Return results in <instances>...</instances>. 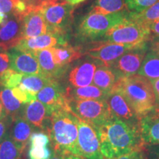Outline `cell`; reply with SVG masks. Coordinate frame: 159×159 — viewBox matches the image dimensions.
Instances as JSON below:
<instances>
[{
    "label": "cell",
    "mask_w": 159,
    "mask_h": 159,
    "mask_svg": "<svg viewBox=\"0 0 159 159\" xmlns=\"http://www.w3.org/2000/svg\"><path fill=\"white\" fill-rule=\"evenodd\" d=\"M11 91L15 98H16L22 104H28L37 99L36 94L24 88L20 84L15 88L12 89Z\"/></svg>",
    "instance_id": "obj_33"
},
{
    "label": "cell",
    "mask_w": 159,
    "mask_h": 159,
    "mask_svg": "<svg viewBox=\"0 0 159 159\" xmlns=\"http://www.w3.org/2000/svg\"><path fill=\"white\" fill-rule=\"evenodd\" d=\"M111 91L120 93L140 118L155 110L153 86L150 80L142 75L119 78Z\"/></svg>",
    "instance_id": "obj_2"
},
{
    "label": "cell",
    "mask_w": 159,
    "mask_h": 159,
    "mask_svg": "<svg viewBox=\"0 0 159 159\" xmlns=\"http://www.w3.org/2000/svg\"><path fill=\"white\" fill-rule=\"evenodd\" d=\"M52 152L46 148H30L28 151L29 159H49L51 157Z\"/></svg>",
    "instance_id": "obj_35"
},
{
    "label": "cell",
    "mask_w": 159,
    "mask_h": 159,
    "mask_svg": "<svg viewBox=\"0 0 159 159\" xmlns=\"http://www.w3.org/2000/svg\"><path fill=\"white\" fill-rule=\"evenodd\" d=\"M128 11L125 0H96L90 12L108 15Z\"/></svg>",
    "instance_id": "obj_27"
},
{
    "label": "cell",
    "mask_w": 159,
    "mask_h": 159,
    "mask_svg": "<svg viewBox=\"0 0 159 159\" xmlns=\"http://www.w3.org/2000/svg\"><path fill=\"white\" fill-rule=\"evenodd\" d=\"M147 159H159V144L143 145Z\"/></svg>",
    "instance_id": "obj_38"
},
{
    "label": "cell",
    "mask_w": 159,
    "mask_h": 159,
    "mask_svg": "<svg viewBox=\"0 0 159 159\" xmlns=\"http://www.w3.org/2000/svg\"><path fill=\"white\" fill-rule=\"evenodd\" d=\"M0 11L5 15L18 13L11 0H0Z\"/></svg>",
    "instance_id": "obj_39"
},
{
    "label": "cell",
    "mask_w": 159,
    "mask_h": 159,
    "mask_svg": "<svg viewBox=\"0 0 159 159\" xmlns=\"http://www.w3.org/2000/svg\"><path fill=\"white\" fill-rule=\"evenodd\" d=\"M104 159H116L143 146L139 126L112 116L95 128Z\"/></svg>",
    "instance_id": "obj_1"
},
{
    "label": "cell",
    "mask_w": 159,
    "mask_h": 159,
    "mask_svg": "<svg viewBox=\"0 0 159 159\" xmlns=\"http://www.w3.org/2000/svg\"><path fill=\"white\" fill-rule=\"evenodd\" d=\"M77 145L80 156L84 159H104L95 129L88 122L79 118Z\"/></svg>",
    "instance_id": "obj_8"
},
{
    "label": "cell",
    "mask_w": 159,
    "mask_h": 159,
    "mask_svg": "<svg viewBox=\"0 0 159 159\" xmlns=\"http://www.w3.org/2000/svg\"><path fill=\"white\" fill-rule=\"evenodd\" d=\"M51 121L48 136L53 151L80 156L77 145L78 118L70 110L61 109L52 113Z\"/></svg>",
    "instance_id": "obj_3"
},
{
    "label": "cell",
    "mask_w": 159,
    "mask_h": 159,
    "mask_svg": "<svg viewBox=\"0 0 159 159\" xmlns=\"http://www.w3.org/2000/svg\"><path fill=\"white\" fill-rule=\"evenodd\" d=\"M64 1H66V2H69V3H71V2H72V0H64Z\"/></svg>",
    "instance_id": "obj_51"
},
{
    "label": "cell",
    "mask_w": 159,
    "mask_h": 159,
    "mask_svg": "<svg viewBox=\"0 0 159 159\" xmlns=\"http://www.w3.org/2000/svg\"><path fill=\"white\" fill-rule=\"evenodd\" d=\"M150 51L159 56V37L150 40Z\"/></svg>",
    "instance_id": "obj_43"
},
{
    "label": "cell",
    "mask_w": 159,
    "mask_h": 159,
    "mask_svg": "<svg viewBox=\"0 0 159 159\" xmlns=\"http://www.w3.org/2000/svg\"><path fill=\"white\" fill-rule=\"evenodd\" d=\"M126 11L112 14L102 15L89 12L81 18L76 26V36L80 41H94L103 39L111 27L129 16Z\"/></svg>",
    "instance_id": "obj_4"
},
{
    "label": "cell",
    "mask_w": 159,
    "mask_h": 159,
    "mask_svg": "<svg viewBox=\"0 0 159 159\" xmlns=\"http://www.w3.org/2000/svg\"><path fill=\"white\" fill-rule=\"evenodd\" d=\"M30 148H46L50 142L49 136L43 132L33 133L30 138Z\"/></svg>",
    "instance_id": "obj_34"
},
{
    "label": "cell",
    "mask_w": 159,
    "mask_h": 159,
    "mask_svg": "<svg viewBox=\"0 0 159 159\" xmlns=\"http://www.w3.org/2000/svg\"><path fill=\"white\" fill-rule=\"evenodd\" d=\"M55 80H57L49 78L43 75H24L20 85L37 95L38 92L43 87L50 84Z\"/></svg>",
    "instance_id": "obj_28"
},
{
    "label": "cell",
    "mask_w": 159,
    "mask_h": 159,
    "mask_svg": "<svg viewBox=\"0 0 159 159\" xmlns=\"http://www.w3.org/2000/svg\"><path fill=\"white\" fill-rule=\"evenodd\" d=\"M105 100L108 105L112 116L130 125L139 126L140 117H139L138 115L135 113L128 101L120 93L115 91H111Z\"/></svg>",
    "instance_id": "obj_14"
},
{
    "label": "cell",
    "mask_w": 159,
    "mask_h": 159,
    "mask_svg": "<svg viewBox=\"0 0 159 159\" xmlns=\"http://www.w3.org/2000/svg\"><path fill=\"white\" fill-rule=\"evenodd\" d=\"M83 1H85V0H72V2H71V5H77V4L82 2H83Z\"/></svg>",
    "instance_id": "obj_49"
},
{
    "label": "cell",
    "mask_w": 159,
    "mask_h": 159,
    "mask_svg": "<svg viewBox=\"0 0 159 159\" xmlns=\"http://www.w3.org/2000/svg\"><path fill=\"white\" fill-rule=\"evenodd\" d=\"M100 65L102 64L98 61L89 56L80 60L71 67L68 74L69 86L80 88L92 84L95 71Z\"/></svg>",
    "instance_id": "obj_10"
},
{
    "label": "cell",
    "mask_w": 159,
    "mask_h": 159,
    "mask_svg": "<svg viewBox=\"0 0 159 159\" xmlns=\"http://www.w3.org/2000/svg\"><path fill=\"white\" fill-rule=\"evenodd\" d=\"M23 74L11 69H7L0 77V85L6 89H13L21 83Z\"/></svg>",
    "instance_id": "obj_31"
},
{
    "label": "cell",
    "mask_w": 159,
    "mask_h": 159,
    "mask_svg": "<svg viewBox=\"0 0 159 159\" xmlns=\"http://www.w3.org/2000/svg\"><path fill=\"white\" fill-rule=\"evenodd\" d=\"M147 52L148 46L147 43H144L125 52L111 66L110 68L114 71L118 79L136 75Z\"/></svg>",
    "instance_id": "obj_9"
},
{
    "label": "cell",
    "mask_w": 159,
    "mask_h": 159,
    "mask_svg": "<svg viewBox=\"0 0 159 159\" xmlns=\"http://www.w3.org/2000/svg\"><path fill=\"white\" fill-rule=\"evenodd\" d=\"M49 159H65V155L53 151V152H52L51 157Z\"/></svg>",
    "instance_id": "obj_46"
},
{
    "label": "cell",
    "mask_w": 159,
    "mask_h": 159,
    "mask_svg": "<svg viewBox=\"0 0 159 159\" xmlns=\"http://www.w3.org/2000/svg\"><path fill=\"white\" fill-rule=\"evenodd\" d=\"M5 14H4V13H2L1 11H0V25L3 22L4 19H5Z\"/></svg>",
    "instance_id": "obj_50"
},
{
    "label": "cell",
    "mask_w": 159,
    "mask_h": 159,
    "mask_svg": "<svg viewBox=\"0 0 159 159\" xmlns=\"http://www.w3.org/2000/svg\"><path fill=\"white\" fill-rule=\"evenodd\" d=\"M34 130V127L24 117L17 116L12 119L8 135L19 148L24 151Z\"/></svg>",
    "instance_id": "obj_21"
},
{
    "label": "cell",
    "mask_w": 159,
    "mask_h": 159,
    "mask_svg": "<svg viewBox=\"0 0 159 159\" xmlns=\"http://www.w3.org/2000/svg\"><path fill=\"white\" fill-rule=\"evenodd\" d=\"M156 112H157V111H156Z\"/></svg>",
    "instance_id": "obj_52"
},
{
    "label": "cell",
    "mask_w": 159,
    "mask_h": 159,
    "mask_svg": "<svg viewBox=\"0 0 159 159\" xmlns=\"http://www.w3.org/2000/svg\"><path fill=\"white\" fill-rule=\"evenodd\" d=\"M51 115L48 107L35 99L25 105L21 116L28 121L35 129L41 130L48 135L52 125Z\"/></svg>",
    "instance_id": "obj_13"
},
{
    "label": "cell",
    "mask_w": 159,
    "mask_h": 159,
    "mask_svg": "<svg viewBox=\"0 0 159 159\" xmlns=\"http://www.w3.org/2000/svg\"><path fill=\"white\" fill-rule=\"evenodd\" d=\"M10 68V56L8 49L0 45V77Z\"/></svg>",
    "instance_id": "obj_36"
},
{
    "label": "cell",
    "mask_w": 159,
    "mask_h": 159,
    "mask_svg": "<svg viewBox=\"0 0 159 159\" xmlns=\"http://www.w3.org/2000/svg\"><path fill=\"white\" fill-rule=\"evenodd\" d=\"M47 26V33L67 40L73 21L74 5L64 0H46L39 5Z\"/></svg>",
    "instance_id": "obj_5"
},
{
    "label": "cell",
    "mask_w": 159,
    "mask_h": 159,
    "mask_svg": "<svg viewBox=\"0 0 159 159\" xmlns=\"http://www.w3.org/2000/svg\"><path fill=\"white\" fill-rule=\"evenodd\" d=\"M109 92L102 90L93 85L80 88L67 87L66 95L69 100L71 99H105Z\"/></svg>",
    "instance_id": "obj_23"
},
{
    "label": "cell",
    "mask_w": 159,
    "mask_h": 159,
    "mask_svg": "<svg viewBox=\"0 0 159 159\" xmlns=\"http://www.w3.org/2000/svg\"><path fill=\"white\" fill-rule=\"evenodd\" d=\"M118 80L114 71L111 68L104 65H100L95 71L93 83L102 90L110 92Z\"/></svg>",
    "instance_id": "obj_24"
},
{
    "label": "cell",
    "mask_w": 159,
    "mask_h": 159,
    "mask_svg": "<svg viewBox=\"0 0 159 159\" xmlns=\"http://www.w3.org/2000/svg\"><path fill=\"white\" fill-rule=\"evenodd\" d=\"M137 75L150 81L159 79V56L150 51L147 52Z\"/></svg>",
    "instance_id": "obj_26"
},
{
    "label": "cell",
    "mask_w": 159,
    "mask_h": 159,
    "mask_svg": "<svg viewBox=\"0 0 159 159\" xmlns=\"http://www.w3.org/2000/svg\"><path fill=\"white\" fill-rule=\"evenodd\" d=\"M152 86H153L155 98H156V106H155V111L159 113V79L151 81Z\"/></svg>",
    "instance_id": "obj_42"
},
{
    "label": "cell",
    "mask_w": 159,
    "mask_h": 159,
    "mask_svg": "<svg viewBox=\"0 0 159 159\" xmlns=\"http://www.w3.org/2000/svg\"><path fill=\"white\" fill-rule=\"evenodd\" d=\"M139 130L143 145L159 144V113L154 110L141 117Z\"/></svg>",
    "instance_id": "obj_19"
},
{
    "label": "cell",
    "mask_w": 159,
    "mask_h": 159,
    "mask_svg": "<svg viewBox=\"0 0 159 159\" xmlns=\"http://www.w3.org/2000/svg\"><path fill=\"white\" fill-rule=\"evenodd\" d=\"M150 40L148 26L129 16L112 27L103 38L105 43L138 46Z\"/></svg>",
    "instance_id": "obj_6"
},
{
    "label": "cell",
    "mask_w": 159,
    "mask_h": 159,
    "mask_svg": "<svg viewBox=\"0 0 159 159\" xmlns=\"http://www.w3.org/2000/svg\"><path fill=\"white\" fill-rule=\"evenodd\" d=\"M8 53L11 69L23 75H42L36 57L30 52L13 47Z\"/></svg>",
    "instance_id": "obj_16"
},
{
    "label": "cell",
    "mask_w": 159,
    "mask_h": 159,
    "mask_svg": "<svg viewBox=\"0 0 159 159\" xmlns=\"http://www.w3.org/2000/svg\"><path fill=\"white\" fill-rule=\"evenodd\" d=\"M12 119H13V118H11L9 116H7L5 118L0 119V142L8 134Z\"/></svg>",
    "instance_id": "obj_37"
},
{
    "label": "cell",
    "mask_w": 159,
    "mask_h": 159,
    "mask_svg": "<svg viewBox=\"0 0 159 159\" xmlns=\"http://www.w3.org/2000/svg\"><path fill=\"white\" fill-rule=\"evenodd\" d=\"M130 16L134 19L138 20L147 26L154 21L159 20V0L153 5L144 10V11L139 13H130Z\"/></svg>",
    "instance_id": "obj_30"
},
{
    "label": "cell",
    "mask_w": 159,
    "mask_h": 159,
    "mask_svg": "<svg viewBox=\"0 0 159 159\" xmlns=\"http://www.w3.org/2000/svg\"><path fill=\"white\" fill-rule=\"evenodd\" d=\"M65 159H84L82 157L76 156L73 154H66L65 155Z\"/></svg>",
    "instance_id": "obj_48"
},
{
    "label": "cell",
    "mask_w": 159,
    "mask_h": 159,
    "mask_svg": "<svg viewBox=\"0 0 159 159\" xmlns=\"http://www.w3.org/2000/svg\"><path fill=\"white\" fill-rule=\"evenodd\" d=\"M141 45L134 46L105 42L103 44H99L96 47L89 49L87 54L89 57L98 61L102 65L110 67L119 57L124 55L125 52L136 48Z\"/></svg>",
    "instance_id": "obj_15"
},
{
    "label": "cell",
    "mask_w": 159,
    "mask_h": 159,
    "mask_svg": "<svg viewBox=\"0 0 159 159\" xmlns=\"http://www.w3.org/2000/svg\"><path fill=\"white\" fill-rule=\"evenodd\" d=\"M7 116V114H6L5 108H4L2 103L1 99H0V119L5 118V117Z\"/></svg>",
    "instance_id": "obj_47"
},
{
    "label": "cell",
    "mask_w": 159,
    "mask_h": 159,
    "mask_svg": "<svg viewBox=\"0 0 159 159\" xmlns=\"http://www.w3.org/2000/svg\"><path fill=\"white\" fill-rule=\"evenodd\" d=\"M22 15V39L37 37L47 33V26L42 13L38 6L26 9Z\"/></svg>",
    "instance_id": "obj_17"
},
{
    "label": "cell",
    "mask_w": 159,
    "mask_h": 159,
    "mask_svg": "<svg viewBox=\"0 0 159 159\" xmlns=\"http://www.w3.org/2000/svg\"><path fill=\"white\" fill-rule=\"evenodd\" d=\"M66 43H67V40L64 38L50 33H46L37 37L21 39L15 46V47L33 52L43 49L54 47L57 45L65 44Z\"/></svg>",
    "instance_id": "obj_18"
},
{
    "label": "cell",
    "mask_w": 159,
    "mask_h": 159,
    "mask_svg": "<svg viewBox=\"0 0 159 159\" xmlns=\"http://www.w3.org/2000/svg\"><path fill=\"white\" fill-rule=\"evenodd\" d=\"M149 30V38H150V41L151 39H154V38L159 37V20L158 21H154V22L148 25Z\"/></svg>",
    "instance_id": "obj_41"
},
{
    "label": "cell",
    "mask_w": 159,
    "mask_h": 159,
    "mask_svg": "<svg viewBox=\"0 0 159 159\" xmlns=\"http://www.w3.org/2000/svg\"><path fill=\"white\" fill-rule=\"evenodd\" d=\"M158 0H125L127 8L130 13H139L153 5Z\"/></svg>",
    "instance_id": "obj_32"
},
{
    "label": "cell",
    "mask_w": 159,
    "mask_h": 159,
    "mask_svg": "<svg viewBox=\"0 0 159 159\" xmlns=\"http://www.w3.org/2000/svg\"><path fill=\"white\" fill-rule=\"evenodd\" d=\"M36 97L38 100L48 107L51 113L61 109L70 110L66 89L60 84L59 80L53 81L43 87L38 92Z\"/></svg>",
    "instance_id": "obj_11"
},
{
    "label": "cell",
    "mask_w": 159,
    "mask_h": 159,
    "mask_svg": "<svg viewBox=\"0 0 159 159\" xmlns=\"http://www.w3.org/2000/svg\"><path fill=\"white\" fill-rule=\"evenodd\" d=\"M13 2V5L15 6V8L19 13H22L26 11V5L21 0H11Z\"/></svg>",
    "instance_id": "obj_45"
},
{
    "label": "cell",
    "mask_w": 159,
    "mask_h": 159,
    "mask_svg": "<svg viewBox=\"0 0 159 159\" xmlns=\"http://www.w3.org/2000/svg\"><path fill=\"white\" fill-rule=\"evenodd\" d=\"M54 61L56 64L61 68L68 69L69 65L73 61L82 56V51L80 48L66 43L65 44L57 45L52 47Z\"/></svg>",
    "instance_id": "obj_22"
},
{
    "label": "cell",
    "mask_w": 159,
    "mask_h": 159,
    "mask_svg": "<svg viewBox=\"0 0 159 159\" xmlns=\"http://www.w3.org/2000/svg\"><path fill=\"white\" fill-rule=\"evenodd\" d=\"M26 5V9L34 8L39 6L46 0H21Z\"/></svg>",
    "instance_id": "obj_44"
},
{
    "label": "cell",
    "mask_w": 159,
    "mask_h": 159,
    "mask_svg": "<svg viewBox=\"0 0 159 159\" xmlns=\"http://www.w3.org/2000/svg\"><path fill=\"white\" fill-rule=\"evenodd\" d=\"M0 99L7 116L13 119L21 116L25 105L15 98L11 89L2 87L0 89Z\"/></svg>",
    "instance_id": "obj_25"
},
{
    "label": "cell",
    "mask_w": 159,
    "mask_h": 159,
    "mask_svg": "<svg viewBox=\"0 0 159 159\" xmlns=\"http://www.w3.org/2000/svg\"><path fill=\"white\" fill-rule=\"evenodd\" d=\"M32 53L36 57L41 74L43 76L59 80L66 71L67 69L61 68L55 63L52 47L33 52Z\"/></svg>",
    "instance_id": "obj_20"
},
{
    "label": "cell",
    "mask_w": 159,
    "mask_h": 159,
    "mask_svg": "<svg viewBox=\"0 0 159 159\" xmlns=\"http://www.w3.org/2000/svg\"><path fill=\"white\" fill-rule=\"evenodd\" d=\"M22 15L15 13L5 15L0 25V45L10 49L22 39Z\"/></svg>",
    "instance_id": "obj_12"
},
{
    "label": "cell",
    "mask_w": 159,
    "mask_h": 159,
    "mask_svg": "<svg viewBox=\"0 0 159 159\" xmlns=\"http://www.w3.org/2000/svg\"><path fill=\"white\" fill-rule=\"evenodd\" d=\"M23 152L8 134L0 142V159H21Z\"/></svg>",
    "instance_id": "obj_29"
},
{
    "label": "cell",
    "mask_w": 159,
    "mask_h": 159,
    "mask_svg": "<svg viewBox=\"0 0 159 159\" xmlns=\"http://www.w3.org/2000/svg\"><path fill=\"white\" fill-rule=\"evenodd\" d=\"M69 105L77 118L88 122L94 129L112 116L105 99H71Z\"/></svg>",
    "instance_id": "obj_7"
},
{
    "label": "cell",
    "mask_w": 159,
    "mask_h": 159,
    "mask_svg": "<svg viewBox=\"0 0 159 159\" xmlns=\"http://www.w3.org/2000/svg\"><path fill=\"white\" fill-rule=\"evenodd\" d=\"M116 159H147V156L142 146L141 148H139L128 154L119 157Z\"/></svg>",
    "instance_id": "obj_40"
}]
</instances>
